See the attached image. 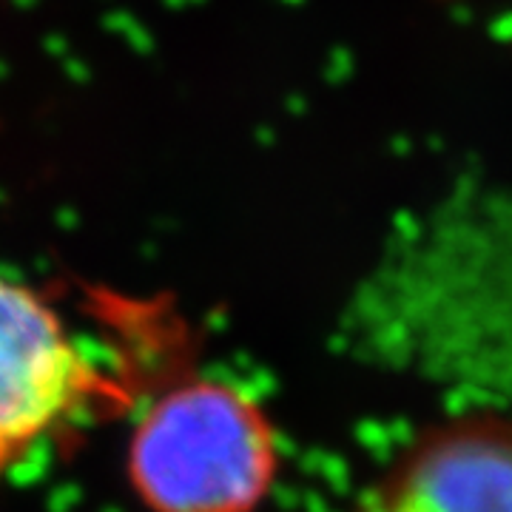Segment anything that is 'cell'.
Returning <instances> with one entry per match:
<instances>
[{
    "mask_svg": "<svg viewBox=\"0 0 512 512\" xmlns=\"http://www.w3.org/2000/svg\"><path fill=\"white\" fill-rule=\"evenodd\" d=\"M97 387L57 313L0 276V473L55 433Z\"/></svg>",
    "mask_w": 512,
    "mask_h": 512,
    "instance_id": "7a4b0ae2",
    "label": "cell"
},
{
    "mask_svg": "<svg viewBox=\"0 0 512 512\" xmlns=\"http://www.w3.org/2000/svg\"><path fill=\"white\" fill-rule=\"evenodd\" d=\"M128 467L154 512H251L271 490L276 439L237 387L188 379L148 407Z\"/></svg>",
    "mask_w": 512,
    "mask_h": 512,
    "instance_id": "6da1fadb",
    "label": "cell"
},
{
    "mask_svg": "<svg viewBox=\"0 0 512 512\" xmlns=\"http://www.w3.org/2000/svg\"><path fill=\"white\" fill-rule=\"evenodd\" d=\"M370 512H512V424L461 419L396 464Z\"/></svg>",
    "mask_w": 512,
    "mask_h": 512,
    "instance_id": "3957f363",
    "label": "cell"
}]
</instances>
